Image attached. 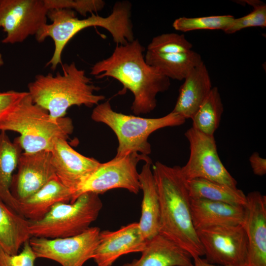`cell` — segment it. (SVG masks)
<instances>
[{"label":"cell","instance_id":"3957f363","mask_svg":"<svg viewBox=\"0 0 266 266\" xmlns=\"http://www.w3.org/2000/svg\"><path fill=\"white\" fill-rule=\"evenodd\" d=\"M132 4L128 1L116 2L111 13L106 17L92 13L87 18L79 19L75 12L69 9L48 10L47 17L51 23L43 25L35 35L37 41L43 42L50 37L54 50L46 66L54 70L62 64L63 51L70 40L79 32L91 27H99L107 30L116 45H123L134 39L131 19Z\"/></svg>","mask_w":266,"mask_h":266},{"label":"cell","instance_id":"52a82bcc","mask_svg":"<svg viewBox=\"0 0 266 266\" xmlns=\"http://www.w3.org/2000/svg\"><path fill=\"white\" fill-rule=\"evenodd\" d=\"M99 195L87 192L72 203L58 202L40 220L29 221L31 237L64 238L79 234L90 227L102 207Z\"/></svg>","mask_w":266,"mask_h":266},{"label":"cell","instance_id":"e0dca14e","mask_svg":"<svg viewBox=\"0 0 266 266\" xmlns=\"http://www.w3.org/2000/svg\"><path fill=\"white\" fill-rule=\"evenodd\" d=\"M191 210L196 231L217 226L243 225L245 216L243 206L204 199H191Z\"/></svg>","mask_w":266,"mask_h":266},{"label":"cell","instance_id":"6da1fadb","mask_svg":"<svg viewBox=\"0 0 266 266\" xmlns=\"http://www.w3.org/2000/svg\"><path fill=\"white\" fill-rule=\"evenodd\" d=\"M145 49L137 39L116 45L112 54L91 67L90 74L97 79H116L133 95L131 107L136 115L147 114L157 106V95L167 91L170 79L145 62Z\"/></svg>","mask_w":266,"mask_h":266},{"label":"cell","instance_id":"4fadbf2b","mask_svg":"<svg viewBox=\"0 0 266 266\" xmlns=\"http://www.w3.org/2000/svg\"><path fill=\"white\" fill-rule=\"evenodd\" d=\"M17 167V172L12 176L10 189L18 201L31 197L56 176L49 151L22 152Z\"/></svg>","mask_w":266,"mask_h":266},{"label":"cell","instance_id":"7a4b0ae2","mask_svg":"<svg viewBox=\"0 0 266 266\" xmlns=\"http://www.w3.org/2000/svg\"><path fill=\"white\" fill-rule=\"evenodd\" d=\"M160 204L159 233L175 242L192 256H204L193 224L191 200L180 166L156 162L152 166Z\"/></svg>","mask_w":266,"mask_h":266},{"label":"cell","instance_id":"603a6c76","mask_svg":"<svg viewBox=\"0 0 266 266\" xmlns=\"http://www.w3.org/2000/svg\"><path fill=\"white\" fill-rule=\"evenodd\" d=\"M29 221L0 199V247L10 255H16L22 244L31 237Z\"/></svg>","mask_w":266,"mask_h":266},{"label":"cell","instance_id":"ac0fdd59","mask_svg":"<svg viewBox=\"0 0 266 266\" xmlns=\"http://www.w3.org/2000/svg\"><path fill=\"white\" fill-rule=\"evenodd\" d=\"M141 253L139 259L122 266H194L187 251L160 233L147 241Z\"/></svg>","mask_w":266,"mask_h":266},{"label":"cell","instance_id":"8992f818","mask_svg":"<svg viewBox=\"0 0 266 266\" xmlns=\"http://www.w3.org/2000/svg\"><path fill=\"white\" fill-rule=\"evenodd\" d=\"M91 118L108 126L115 133L118 146L115 157H123L132 153L148 156L151 152L148 141L155 131L167 127L182 125L186 119L171 111L159 118H143L115 111L109 100L100 103L92 111Z\"/></svg>","mask_w":266,"mask_h":266},{"label":"cell","instance_id":"ffe728a7","mask_svg":"<svg viewBox=\"0 0 266 266\" xmlns=\"http://www.w3.org/2000/svg\"><path fill=\"white\" fill-rule=\"evenodd\" d=\"M184 80L172 111L186 120L193 117L212 86L209 72L204 63L194 68Z\"/></svg>","mask_w":266,"mask_h":266},{"label":"cell","instance_id":"277c9868","mask_svg":"<svg viewBox=\"0 0 266 266\" xmlns=\"http://www.w3.org/2000/svg\"><path fill=\"white\" fill-rule=\"evenodd\" d=\"M62 68L63 72L55 75L38 74L28 85L33 102L46 110L52 118L65 117L72 106L91 107L105 99L104 96L95 94L100 88L74 62L63 65Z\"/></svg>","mask_w":266,"mask_h":266},{"label":"cell","instance_id":"e575fe53","mask_svg":"<svg viewBox=\"0 0 266 266\" xmlns=\"http://www.w3.org/2000/svg\"><path fill=\"white\" fill-rule=\"evenodd\" d=\"M3 63L4 62H3L2 56L0 52V67L1 66L3 65Z\"/></svg>","mask_w":266,"mask_h":266},{"label":"cell","instance_id":"4316f807","mask_svg":"<svg viewBox=\"0 0 266 266\" xmlns=\"http://www.w3.org/2000/svg\"><path fill=\"white\" fill-rule=\"evenodd\" d=\"M231 15H213L198 17H179L173 24V28L178 31L187 32L200 30L226 29L233 20Z\"/></svg>","mask_w":266,"mask_h":266},{"label":"cell","instance_id":"f546056e","mask_svg":"<svg viewBox=\"0 0 266 266\" xmlns=\"http://www.w3.org/2000/svg\"><path fill=\"white\" fill-rule=\"evenodd\" d=\"M48 10L69 9L86 17L89 13H96L101 10L105 2L102 0H43Z\"/></svg>","mask_w":266,"mask_h":266},{"label":"cell","instance_id":"484cf974","mask_svg":"<svg viewBox=\"0 0 266 266\" xmlns=\"http://www.w3.org/2000/svg\"><path fill=\"white\" fill-rule=\"evenodd\" d=\"M224 111L223 104L217 87H212L208 95L191 118L192 127L209 136H214Z\"/></svg>","mask_w":266,"mask_h":266},{"label":"cell","instance_id":"5bb4252c","mask_svg":"<svg viewBox=\"0 0 266 266\" xmlns=\"http://www.w3.org/2000/svg\"><path fill=\"white\" fill-rule=\"evenodd\" d=\"M246 197L243 223L248 240L245 266H266V197L259 191Z\"/></svg>","mask_w":266,"mask_h":266},{"label":"cell","instance_id":"f1b7e54d","mask_svg":"<svg viewBox=\"0 0 266 266\" xmlns=\"http://www.w3.org/2000/svg\"><path fill=\"white\" fill-rule=\"evenodd\" d=\"M253 7V10L249 14L238 18H234L230 26L224 32L227 34L234 33L243 29L266 26V5L258 0H246Z\"/></svg>","mask_w":266,"mask_h":266},{"label":"cell","instance_id":"7c38bea8","mask_svg":"<svg viewBox=\"0 0 266 266\" xmlns=\"http://www.w3.org/2000/svg\"><path fill=\"white\" fill-rule=\"evenodd\" d=\"M48 9L43 0H0V28L6 33L1 42L21 43L47 24Z\"/></svg>","mask_w":266,"mask_h":266},{"label":"cell","instance_id":"d4e9b609","mask_svg":"<svg viewBox=\"0 0 266 266\" xmlns=\"http://www.w3.org/2000/svg\"><path fill=\"white\" fill-rule=\"evenodd\" d=\"M186 185L192 199H204L244 206L246 197L237 188L202 178L186 180Z\"/></svg>","mask_w":266,"mask_h":266},{"label":"cell","instance_id":"83f0119b","mask_svg":"<svg viewBox=\"0 0 266 266\" xmlns=\"http://www.w3.org/2000/svg\"><path fill=\"white\" fill-rule=\"evenodd\" d=\"M193 44L183 34L166 33L154 37L147 46V52L165 53H184L192 50Z\"/></svg>","mask_w":266,"mask_h":266},{"label":"cell","instance_id":"cb8c5ba5","mask_svg":"<svg viewBox=\"0 0 266 266\" xmlns=\"http://www.w3.org/2000/svg\"><path fill=\"white\" fill-rule=\"evenodd\" d=\"M22 151L18 138L12 141L5 132L0 131V199L17 213L18 200L10 192L12 173Z\"/></svg>","mask_w":266,"mask_h":266},{"label":"cell","instance_id":"5b68a950","mask_svg":"<svg viewBox=\"0 0 266 266\" xmlns=\"http://www.w3.org/2000/svg\"><path fill=\"white\" fill-rule=\"evenodd\" d=\"M73 129L69 117L53 119L33 102L28 93L0 119V131L19 133L20 146L27 153L50 151L58 139L67 140Z\"/></svg>","mask_w":266,"mask_h":266},{"label":"cell","instance_id":"9c48e42d","mask_svg":"<svg viewBox=\"0 0 266 266\" xmlns=\"http://www.w3.org/2000/svg\"><path fill=\"white\" fill-rule=\"evenodd\" d=\"M190 146V156L186 164L180 167L186 180L202 178L234 189L237 181L221 162L214 136L206 135L193 127L185 133Z\"/></svg>","mask_w":266,"mask_h":266},{"label":"cell","instance_id":"ba28073f","mask_svg":"<svg viewBox=\"0 0 266 266\" xmlns=\"http://www.w3.org/2000/svg\"><path fill=\"white\" fill-rule=\"evenodd\" d=\"M140 161L152 162L148 156L132 153L123 157H115L106 163H100L73 191L70 203L87 192L99 195L111 189L120 188L137 194L140 189L137 166Z\"/></svg>","mask_w":266,"mask_h":266},{"label":"cell","instance_id":"9a60e30c","mask_svg":"<svg viewBox=\"0 0 266 266\" xmlns=\"http://www.w3.org/2000/svg\"><path fill=\"white\" fill-rule=\"evenodd\" d=\"M147 241L138 222L123 226L117 231H100L99 243L93 259L98 266H111L124 255L141 253Z\"/></svg>","mask_w":266,"mask_h":266},{"label":"cell","instance_id":"30bf717a","mask_svg":"<svg viewBox=\"0 0 266 266\" xmlns=\"http://www.w3.org/2000/svg\"><path fill=\"white\" fill-rule=\"evenodd\" d=\"M100 229L90 227L71 237L56 238L31 237L29 240L36 257L53 260L62 266H83L93 259Z\"/></svg>","mask_w":266,"mask_h":266},{"label":"cell","instance_id":"7402d4cb","mask_svg":"<svg viewBox=\"0 0 266 266\" xmlns=\"http://www.w3.org/2000/svg\"><path fill=\"white\" fill-rule=\"evenodd\" d=\"M144 59L164 76L178 81L184 80L194 68L203 63L200 55L193 50L184 53L146 51Z\"/></svg>","mask_w":266,"mask_h":266},{"label":"cell","instance_id":"d6a6232c","mask_svg":"<svg viewBox=\"0 0 266 266\" xmlns=\"http://www.w3.org/2000/svg\"><path fill=\"white\" fill-rule=\"evenodd\" d=\"M249 161L254 174L262 176L266 173V159L261 157L257 152H254Z\"/></svg>","mask_w":266,"mask_h":266},{"label":"cell","instance_id":"d6986e66","mask_svg":"<svg viewBox=\"0 0 266 266\" xmlns=\"http://www.w3.org/2000/svg\"><path fill=\"white\" fill-rule=\"evenodd\" d=\"M71 190L56 176L28 198L18 201L17 213L30 221L41 219L55 204L68 203Z\"/></svg>","mask_w":266,"mask_h":266},{"label":"cell","instance_id":"44dd1931","mask_svg":"<svg viewBox=\"0 0 266 266\" xmlns=\"http://www.w3.org/2000/svg\"><path fill=\"white\" fill-rule=\"evenodd\" d=\"M152 162H145L139 173L140 189L143 192L141 214L138 222L141 232L148 240L159 233L160 204L157 187L151 168Z\"/></svg>","mask_w":266,"mask_h":266},{"label":"cell","instance_id":"2e32d148","mask_svg":"<svg viewBox=\"0 0 266 266\" xmlns=\"http://www.w3.org/2000/svg\"><path fill=\"white\" fill-rule=\"evenodd\" d=\"M55 174L66 187L73 191L100 165L97 160L86 157L72 148L65 139H59L50 151Z\"/></svg>","mask_w":266,"mask_h":266},{"label":"cell","instance_id":"836d02e7","mask_svg":"<svg viewBox=\"0 0 266 266\" xmlns=\"http://www.w3.org/2000/svg\"><path fill=\"white\" fill-rule=\"evenodd\" d=\"M194 259V266H227L212 264L208 263L205 259L200 257H196Z\"/></svg>","mask_w":266,"mask_h":266},{"label":"cell","instance_id":"1f68e13d","mask_svg":"<svg viewBox=\"0 0 266 266\" xmlns=\"http://www.w3.org/2000/svg\"><path fill=\"white\" fill-rule=\"evenodd\" d=\"M27 93L15 91L0 92V119L10 111Z\"/></svg>","mask_w":266,"mask_h":266},{"label":"cell","instance_id":"8fae6325","mask_svg":"<svg viewBox=\"0 0 266 266\" xmlns=\"http://www.w3.org/2000/svg\"><path fill=\"white\" fill-rule=\"evenodd\" d=\"M197 233L206 262L221 266H246L248 240L243 225L214 227Z\"/></svg>","mask_w":266,"mask_h":266},{"label":"cell","instance_id":"4dcf8cb0","mask_svg":"<svg viewBox=\"0 0 266 266\" xmlns=\"http://www.w3.org/2000/svg\"><path fill=\"white\" fill-rule=\"evenodd\" d=\"M36 257L29 240L19 254L10 255L0 247V266H34Z\"/></svg>","mask_w":266,"mask_h":266}]
</instances>
